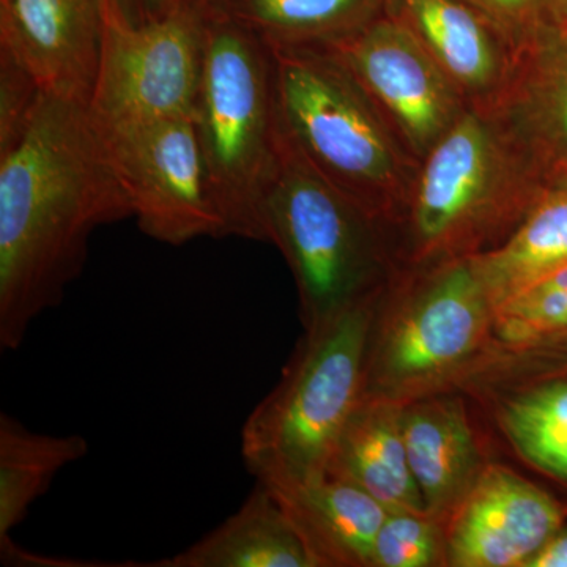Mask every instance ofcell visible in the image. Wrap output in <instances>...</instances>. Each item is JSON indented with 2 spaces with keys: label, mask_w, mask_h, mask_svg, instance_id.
<instances>
[{
  "label": "cell",
  "mask_w": 567,
  "mask_h": 567,
  "mask_svg": "<svg viewBox=\"0 0 567 567\" xmlns=\"http://www.w3.org/2000/svg\"><path fill=\"white\" fill-rule=\"evenodd\" d=\"M133 218L87 104L44 93L28 132L0 155V347L20 349L61 305L99 227Z\"/></svg>",
  "instance_id": "cell-1"
},
{
  "label": "cell",
  "mask_w": 567,
  "mask_h": 567,
  "mask_svg": "<svg viewBox=\"0 0 567 567\" xmlns=\"http://www.w3.org/2000/svg\"><path fill=\"white\" fill-rule=\"evenodd\" d=\"M550 181L496 112L466 110L417 164L393 233L401 270L472 259L514 234Z\"/></svg>",
  "instance_id": "cell-2"
},
{
  "label": "cell",
  "mask_w": 567,
  "mask_h": 567,
  "mask_svg": "<svg viewBox=\"0 0 567 567\" xmlns=\"http://www.w3.org/2000/svg\"><path fill=\"white\" fill-rule=\"evenodd\" d=\"M279 125L336 188L393 235L417 162L349 70L317 47H268Z\"/></svg>",
  "instance_id": "cell-3"
},
{
  "label": "cell",
  "mask_w": 567,
  "mask_h": 567,
  "mask_svg": "<svg viewBox=\"0 0 567 567\" xmlns=\"http://www.w3.org/2000/svg\"><path fill=\"white\" fill-rule=\"evenodd\" d=\"M265 233L292 271L305 330L385 293L402 271L385 224L317 173L281 125Z\"/></svg>",
  "instance_id": "cell-4"
},
{
  "label": "cell",
  "mask_w": 567,
  "mask_h": 567,
  "mask_svg": "<svg viewBox=\"0 0 567 567\" xmlns=\"http://www.w3.org/2000/svg\"><path fill=\"white\" fill-rule=\"evenodd\" d=\"M224 237L267 241L265 200L279 162L268 44L226 11L204 13V62L193 115Z\"/></svg>",
  "instance_id": "cell-5"
},
{
  "label": "cell",
  "mask_w": 567,
  "mask_h": 567,
  "mask_svg": "<svg viewBox=\"0 0 567 567\" xmlns=\"http://www.w3.org/2000/svg\"><path fill=\"white\" fill-rule=\"evenodd\" d=\"M494 322L473 257L402 270L377 305L364 398L406 404L451 391L486 360Z\"/></svg>",
  "instance_id": "cell-6"
},
{
  "label": "cell",
  "mask_w": 567,
  "mask_h": 567,
  "mask_svg": "<svg viewBox=\"0 0 567 567\" xmlns=\"http://www.w3.org/2000/svg\"><path fill=\"white\" fill-rule=\"evenodd\" d=\"M382 295L306 328L278 385L241 429V457L257 481L327 473L336 442L364 398L369 336Z\"/></svg>",
  "instance_id": "cell-7"
},
{
  "label": "cell",
  "mask_w": 567,
  "mask_h": 567,
  "mask_svg": "<svg viewBox=\"0 0 567 567\" xmlns=\"http://www.w3.org/2000/svg\"><path fill=\"white\" fill-rule=\"evenodd\" d=\"M204 62V13L183 3L136 21L122 0H104L102 51L89 112L103 132L193 118Z\"/></svg>",
  "instance_id": "cell-8"
},
{
  "label": "cell",
  "mask_w": 567,
  "mask_h": 567,
  "mask_svg": "<svg viewBox=\"0 0 567 567\" xmlns=\"http://www.w3.org/2000/svg\"><path fill=\"white\" fill-rule=\"evenodd\" d=\"M102 132L142 234L171 246L224 237V223L193 118Z\"/></svg>",
  "instance_id": "cell-9"
},
{
  "label": "cell",
  "mask_w": 567,
  "mask_h": 567,
  "mask_svg": "<svg viewBox=\"0 0 567 567\" xmlns=\"http://www.w3.org/2000/svg\"><path fill=\"white\" fill-rule=\"evenodd\" d=\"M323 48L349 70L420 164L468 107L391 14Z\"/></svg>",
  "instance_id": "cell-10"
},
{
  "label": "cell",
  "mask_w": 567,
  "mask_h": 567,
  "mask_svg": "<svg viewBox=\"0 0 567 567\" xmlns=\"http://www.w3.org/2000/svg\"><path fill=\"white\" fill-rule=\"evenodd\" d=\"M566 509L502 465H487L445 524L446 566L527 567L565 527Z\"/></svg>",
  "instance_id": "cell-11"
},
{
  "label": "cell",
  "mask_w": 567,
  "mask_h": 567,
  "mask_svg": "<svg viewBox=\"0 0 567 567\" xmlns=\"http://www.w3.org/2000/svg\"><path fill=\"white\" fill-rule=\"evenodd\" d=\"M103 21L104 0H0V51L47 95L89 106Z\"/></svg>",
  "instance_id": "cell-12"
},
{
  "label": "cell",
  "mask_w": 567,
  "mask_h": 567,
  "mask_svg": "<svg viewBox=\"0 0 567 567\" xmlns=\"http://www.w3.org/2000/svg\"><path fill=\"white\" fill-rule=\"evenodd\" d=\"M401 22L445 74L468 110L498 112L525 51L464 0H390Z\"/></svg>",
  "instance_id": "cell-13"
},
{
  "label": "cell",
  "mask_w": 567,
  "mask_h": 567,
  "mask_svg": "<svg viewBox=\"0 0 567 567\" xmlns=\"http://www.w3.org/2000/svg\"><path fill=\"white\" fill-rule=\"evenodd\" d=\"M402 431L425 511L446 524L487 466L464 402L450 391L406 402Z\"/></svg>",
  "instance_id": "cell-14"
},
{
  "label": "cell",
  "mask_w": 567,
  "mask_h": 567,
  "mask_svg": "<svg viewBox=\"0 0 567 567\" xmlns=\"http://www.w3.org/2000/svg\"><path fill=\"white\" fill-rule=\"evenodd\" d=\"M264 484L274 492L317 567H371L377 533L390 513L374 496L330 473Z\"/></svg>",
  "instance_id": "cell-15"
},
{
  "label": "cell",
  "mask_w": 567,
  "mask_h": 567,
  "mask_svg": "<svg viewBox=\"0 0 567 567\" xmlns=\"http://www.w3.org/2000/svg\"><path fill=\"white\" fill-rule=\"evenodd\" d=\"M401 402L363 398L342 429L327 473L349 481L388 511L427 513L406 454Z\"/></svg>",
  "instance_id": "cell-16"
},
{
  "label": "cell",
  "mask_w": 567,
  "mask_h": 567,
  "mask_svg": "<svg viewBox=\"0 0 567 567\" xmlns=\"http://www.w3.org/2000/svg\"><path fill=\"white\" fill-rule=\"evenodd\" d=\"M130 567H317L278 499L257 481L233 516L193 546L155 563Z\"/></svg>",
  "instance_id": "cell-17"
},
{
  "label": "cell",
  "mask_w": 567,
  "mask_h": 567,
  "mask_svg": "<svg viewBox=\"0 0 567 567\" xmlns=\"http://www.w3.org/2000/svg\"><path fill=\"white\" fill-rule=\"evenodd\" d=\"M496 114L548 178L567 174V39L551 33L524 52Z\"/></svg>",
  "instance_id": "cell-18"
},
{
  "label": "cell",
  "mask_w": 567,
  "mask_h": 567,
  "mask_svg": "<svg viewBox=\"0 0 567 567\" xmlns=\"http://www.w3.org/2000/svg\"><path fill=\"white\" fill-rule=\"evenodd\" d=\"M473 260L494 308L528 284L567 267V174L546 183L505 244Z\"/></svg>",
  "instance_id": "cell-19"
},
{
  "label": "cell",
  "mask_w": 567,
  "mask_h": 567,
  "mask_svg": "<svg viewBox=\"0 0 567 567\" xmlns=\"http://www.w3.org/2000/svg\"><path fill=\"white\" fill-rule=\"evenodd\" d=\"M390 0H224L221 9L268 47H327L388 13Z\"/></svg>",
  "instance_id": "cell-20"
},
{
  "label": "cell",
  "mask_w": 567,
  "mask_h": 567,
  "mask_svg": "<svg viewBox=\"0 0 567 567\" xmlns=\"http://www.w3.org/2000/svg\"><path fill=\"white\" fill-rule=\"evenodd\" d=\"M87 453L82 435L40 434L0 413V547L11 543V529L22 524L59 472Z\"/></svg>",
  "instance_id": "cell-21"
},
{
  "label": "cell",
  "mask_w": 567,
  "mask_h": 567,
  "mask_svg": "<svg viewBox=\"0 0 567 567\" xmlns=\"http://www.w3.org/2000/svg\"><path fill=\"white\" fill-rule=\"evenodd\" d=\"M498 424L518 456L567 483V380L511 394L499 405Z\"/></svg>",
  "instance_id": "cell-22"
},
{
  "label": "cell",
  "mask_w": 567,
  "mask_h": 567,
  "mask_svg": "<svg viewBox=\"0 0 567 567\" xmlns=\"http://www.w3.org/2000/svg\"><path fill=\"white\" fill-rule=\"evenodd\" d=\"M495 339L537 347L567 334V267L528 284L495 308Z\"/></svg>",
  "instance_id": "cell-23"
},
{
  "label": "cell",
  "mask_w": 567,
  "mask_h": 567,
  "mask_svg": "<svg viewBox=\"0 0 567 567\" xmlns=\"http://www.w3.org/2000/svg\"><path fill=\"white\" fill-rule=\"evenodd\" d=\"M443 565H446L445 522L429 513H388L375 536L371 567Z\"/></svg>",
  "instance_id": "cell-24"
},
{
  "label": "cell",
  "mask_w": 567,
  "mask_h": 567,
  "mask_svg": "<svg viewBox=\"0 0 567 567\" xmlns=\"http://www.w3.org/2000/svg\"><path fill=\"white\" fill-rule=\"evenodd\" d=\"M480 11L518 51L557 33L559 0H464Z\"/></svg>",
  "instance_id": "cell-25"
},
{
  "label": "cell",
  "mask_w": 567,
  "mask_h": 567,
  "mask_svg": "<svg viewBox=\"0 0 567 567\" xmlns=\"http://www.w3.org/2000/svg\"><path fill=\"white\" fill-rule=\"evenodd\" d=\"M43 95L32 74L0 51V155L28 132Z\"/></svg>",
  "instance_id": "cell-26"
},
{
  "label": "cell",
  "mask_w": 567,
  "mask_h": 567,
  "mask_svg": "<svg viewBox=\"0 0 567 567\" xmlns=\"http://www.w3.org/2000/svg\"><path fill=\"white\" fill-rule=\"evenodd\" d=\"M133 20L151 21L181 9L185 0H122Z\"/></svg>",
  "instance_id": "cell-27"
},
{
  "label": "cell",
  "mask_w": 567,
  "mask_h": 567,
  "mask_svg": "<svg viewBox=\"0 0 567 567\" xmlns=\"http://www.w3.org/2000/svg\"><path fill=\"white\" fill-rule=\"evenodd\" d=\"M527 567H567V528L563 527L551 536Z\"/></svg>",
  "instance_id": "cell-28"
},
{
  "label": "cell",
  "mask_w": 567,
  "mask_h": 567,
  "mask_svg": "<svg viewBox=\"0 0 567 567\" xmlns=\"http://www.w3.org/2000/svg\"><path fill=\"white\" fill-rule=\"evenodd\" d=\"M185 3L199 13H207V11L221 9L224 0H185Z\"/></svg>",
  "instance_id": "cell-29"
},
{
  "label": "cell",
  "mask_w": 567,
  "mask_h": 567,
  "mask_svg": "<svg viewBox=\"0 0 567 567\" xmlns=\"http://www.w3.org/2000/svg\"><path fill=\"white\" fill-rule=\"evenodd\" d=\"M557 33L567 39V0H559L557 13Z\"/></svg>",
  "instance_id": "cell-30"
}]
</instances>
